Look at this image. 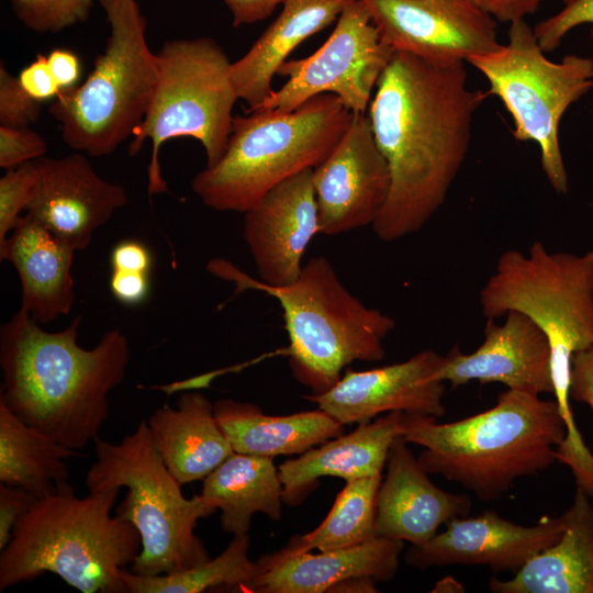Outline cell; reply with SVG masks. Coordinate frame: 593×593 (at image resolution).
Listing matches in <instances>:
<instances>
[{
  "label": "cell",
  "instance_id": "34",
  "mask_svg": "<svg viewBox=\"0 0 593 593\" xmlns=\"http://www.w3.org/2000/svg\"><path fill=\"white\" fill-rule=\"evenodd\" d=\"M562 8L534 27V34L545 53L556 51L564 36L574 27L591 24L593 41V0H562Z\"/></svg>",
  "mask_w": 593,
  "mask_h": 593
},
{
  "label": "cell",
  "instance_id": "27",
  "mask_svg": "<svg viewBox=\"0 0 593 593\" xmlns=\"http://www.w3.org/2000/svg\"><path fill=\"white\" fill-rule=\"evenodd\" d=\"M214 415L234 452L275 458L301 455L344 434V424L325 411L266 415L255 404L221 399Z\"/></svg>",
  "mask_w": 593,
  "mask_h": 593
},
{
  "label": "cell",
  "instance_id": "22",
  "mask_svg": "<svg viewBox=\"0 0 593 593\" xmlns=\"http://www.w3.org/2000/svg\"><path fill=\"white\" fill-rule=\"evenodd\" d=\"M404 413L390 412L373 422L362 423L351 433L332 438L278 467L283 502L298 505L323 477L346 482L382 474L390 447L402 436Z\"/></svg>",
  "mask_w": 593,
  "mask_h": 593
},
{
  "label": "cell",
  "instance_id": "28",
  "mask_svg": "<svg viewBox=\"0 0 593 593\" xmlns=\"http://www.w3.org/2000/svg\"><path fill=\"white\" fill-rule=\"evenodd\" d=\"M199 495L221 511V527L233 536L247 534L255 513L281 518L283 486L273 458L234 452L203 479Z\"/></svg>",
  "mask_w": 593,
  "mask_h": 593
},
{
  "label": "cell",
  "instance_id": "20",
  "mask_svg": "<svg viewBox=\"0 0 593 593\" xmlns=\"http://www.w3.org/2000/svg\"><path fill=\"white\" fill-rule=\"evenodd\" d=\"M385 466L377 497V536L421 546L440 525L470 513L471 499L436 486L402 436L392 443Z\"/></svg>",
  "mask_w": 593,
  "mask_h": 593
},
{
  "label": "cell",
  "instance_id": "3",
  "mask_svg": "<svg viewBox=\"0 0 593 593\" xmlns=\"http://www.w3.org/2000/svg\"><path fill=\"white\" fill-rule=\"evenodd\" d=\"M564 436L555 399L511 389L493 407L460 421L437 423L434 416L404 413L402 434L423 448L417 460L428 474L454 481L483 502L552 466Z\"/></svg>",
  "mask_w": 593,
  "mask_h": 593
},
{
  "label": "cell",
  "instance_id": "18",
  "mask_svg": "<svg viewBox=\"0 0 593 593\" xmlns=\"http://www.w3.org/2000/svg\"><path fill=\"white\" fill-rule=\"evenodd\" d=\"M501 324L486 318L482 344L470 354L458 345L444 356L437 379L451 389L478 381L500 382L511 390L533 394L551 393L555 387L551 353L544 332L523 313L511 311Z\"/></svg>",
  "mask_w": 593,
  "mask_h": 593
},
{
  "label": "cell",
  "instance_id": "33",
  "mask_svg": "<svg viewBox=\"0 0 593 593\" xmlns=\"http://www.w3.org/2000/svg\"><path fill=\"white\" fill-rule=\"evenodd\" d=\"M40 172L38 159L8 169L0 179V244L26 210Z\"/></svg>",
  "mask_w": 593,
  "mask_h": 593
},
{
  "label": "cell",
  "instance_id": "35",
  "mask_svg": "<svg viewBox=\"0 0 593 593\" xmlns=\"http://www.w3.org/2000/svg\"><path fill=\"white\" fill-rule=\"evenodd\" d=\"M41 113V102L33 99L13 77L0 66V126L27 127Z\"/></svg>",
  "mask_w": 593,
  "mask_h": 593
},
{
  "label": "cell",
  "instance_id": "7",
  "mask_svg": "<svg viewBox=\"0 0 593 593\" xmlns=\"http://www.w3.org/2000/svg\"><path fill=\"white\" fill-rule=\"evenodd\" d=\"M96 461L85 484L89 492L126 488L115 516L131 523L141 536V551L131 571L157 575L183 571L210 559L194 533L200 518L216 510L200 495L184 497L181 484L166 467L141 421L134 432L113 444L96 437Z\"/></svg>",
  "mask_w": 593,
  "mask_h": 593
},
{
  "label": "cell",
  "instance_id": "29",
  "mask_svg": "<svg viewBox=\"0 0 593 593\" xmlns=\"http://www.w3.org/2000/svg\"><path fill=\"white\" fill-rule=\"evenodd\" d=\"M81 456L22 422L0 401V483L40 497L68 482L66 459Z\"/></svg>",
  "mask_w": 593,
  "mask_h": 593
},
{
  "label": "cell",
  "instance_id": "21",
  "mask_svg": "<svg viewBox=\"0 0 593 593\" xmlns=\"http://www.w3.org/2000/svg\"><path fill=\"white\" fill-rule=\"evenodd\" d=\"M402 550L403 541L379 536L356 547L320 553L281 548L257 560V575L239 592L327 593L333 585L350 578L390 581Z\"/></svg>",
  "mask_w": 593,
  "mask_h": 593
},
{
  "label": "cell",
  "instance_id": "43",
  "mask_svg": "<svg viewBox=\"0 0 593 593\" xmlns=\"http://www.w3.org/2000/svg\"><path fill=\"white\" fill-rule=\"evenodd\" d=\"M51 71L60 90L74 88L81 76V65L78 56L66 48H55L47 55Z\"/></svg>",
  "mask_w": 593,
  "mask_h": 593
},
{
  "label": "cell",
  "instance_id": "45",
  "mask_svg": "<svg viewBox=\"0 0 593 593\" xmlns=\"http://www.w3.org/2000/svg\"><path fill=\"white\" fill-rule=\"evenodd\" d=\"M377 581L371 578H350L333 585L327 593H373Z\"/></svg>",
  "mask_w": 593,
  "mask_h": 593
},
{
  "label": "cell",
  "instance_id": "12",
  "mask_svg": "<svg viewBox=\"0 0 593 593\" xmlns=\"http://www.w3.org/2000/svg\"><path fill=\"white\" fill-rule=\"evenodd\" d=\"M393 54L362 0H354L314 54L282 65L279 72L288 75V81L257 110L288 112L316 96L331 93L353 113H366Z\"/></svg>",
  "mask_w": 593,
  "mask_h": 593
},
{
  "label": "cell",
  "instance_id": "6",
  "mask_svg": "<svg viewBox=\"0 0 593 593\" xmlns=\"http://www.w3.org/2000/svg\"><path fill=\"white\" fill-rule=\"evenodd\" d=\"M353 115L336 96L324 93L292 111L234 116L222 158L199 171L191 188L215 211L245 213L280 182L323 161Z\"/></svg>",
  "mask_w": 593,
  "mask_h": 593
},
{
  "label": "cell",
  "instance_id": "15",
  "mask_svg": "<svg viewBox=\"0 0 593 593\" xmlns=\"http://www.w3.org/2000/svg\"><path fill=\"white\" fill-rule=\"evenodd\" d=\"M443 360L444 356L426 349L399 363L347 369L329 390L304 398L344 425L368 423L390 412L441 417L446 385L436 374Z\"/></svg>",
  "mask_w": 593,
  "mask_h": 593
},
{
  "label": "cell",
  "instance_id": "25",
  "mask_svg": "<svg viewBox=\"0 0 593 593\" xmlns=\"http://www.w3.org/2000/svg\"><path fill=\"white\" fill-rule=\"evenodd\" d=\"M354 0H284L277 19L239 59L232 79L248 111L257 110L273 92L272 79L290 53L338 19Z\"/></svg>",
  "mask_w": 593,
  "mask_h": 593
},
{
  "label": "cell",
  "instance_id": "1",
  "mask_svg": "<svg viewBox=\"0 0 593 593\" xmlns=\"http://www.w3.org/2000/svg\"><path fill=\"white\" fill-rule=\"evenodd\" d=\"M488 92L468 83L465 63L435 65L394 52L367 114L390 170V191L371 225L393 242L414 234L440 209L471 143Z\"/></svg>",
  "mask_w": 593,
  "mask_h": 593
},
{
  "label": "cell",
  "instance_id": "9",
  "mask_svg": "<svg viewBox=\"0 0 593 593\" xmlns=\"http://www.w3.org/2000/svg\"><path fill=\"white\" fill-rule=\"evenodd\" d=\"M110 26L105 51L80 86L61 90L49 111L72 149L92 157L113 153L144 119L158 77L135 0H97Z\"/></svg>",
  "mask_w": 593,
  "mask_h": 593
},
{
  "label": "cell",
  "instance_id": "38",
  "mask_svg": "<svg viewBox=\"0 0 593 593\" xmlns=\"http://www.w3.org/2000/svg\"><path fill=\"white\" fill-rule=\"evenodd\" d=\"M18 78L22 88L41 103L56 98L61 91L51 71L47 56L44 55H37L34 61L21 70Z\"/></svg>",
  "mask_w": 593,
  "mask_h": 593
},
{
  "label": "cell",
  "instance_id": "13",
  "mask_svg": "<svg viewBox=\"0 0 593 593\" xmlns=\"http://www.w3.org/2000/svg\"><path fill=\"white\" fill-rule=\"evenodd\" d=\"M394 52L435 65L467 63L500 43L495 20L473 0H362Z\"/></svg>",
  "mask_w": 593,
  "mask_h": 593
},
{
  "label": "cell",
  "instance_id": "46",
  "mask_svg": "<svg viewBox=\"0 0 593 593\" xmlns=\"http://www.w3.org/2000/svg\"><path fill=\"white\" fill-rule=\"evenodd\" d=\"M463 586L454 578L446 577L439 580L432 592H463Z\"/></svg>",
  "mask_w": 593,
  "mask_h": 593
},
{
  "label": "cell",
  "instance_id": "10",
  "mask_svg": "<svg viewBox=\"0 0 593 593\" xmlns=\"http://www.w3.org/2000/svg\"><path fill=\"white\" fill-rule=\"evenodd\" d=\"M157 83L144 115L134 130L128 147L137 155L150 139L148 193L168 191L161 177L159 150L168 139L192 137L204 149L206 167L223 156L238 100L232 63L212 38L195 37L167 41L156 53Z\"/></svg>",
  "mask_w": 593,
  "mask_h": 593
},
{
  "label": "cell",
  "instance_id": "23",
  "mask_svg": "<svg viewBox=\"0 0 593 593\" xmlns=\"http://www.w3.org/2000/svg\"><path fill=\"white\" fill-rule=\"evenodd\" d=\"M75 253L27 213L0 244V258L10 261L20 278L21 310L37 323H49L71 311Z\"/></svg>",
  "mask_w": 593,
  "mask_h": 593
},
{
  "label": "cell",
  "instance_id": "5",
  "mask_svg": "<svg viewBox=\"0 0 593 593\" xmlns=\"http://www.w3.org/2000/svg\"><path fill=\"white\" fill-rule=\"evenodd\" d=\"M206 269L235 283L236 293L257 290L278 301L290 340L287 355L292 374L312 394L334 387L353 361L373 362L385 355L383 340L395 321L351 294L324 256L311 258L295 281L279 287L249 277L225 259L210 260Z\"/></svg>",
  "mask_w": 593,
  "mask_h": 593
},
{
  "label": "cell",
  "instance_id": "17",
  "mask_svg": "<svg viewBox=\"0 0 593 593\" xmlns=\"http://www.w3.org/2000/svg\"><path fill=\"white\" fill-rule=\"evenodd\" d=\"M312 172L306 169L280 182L244 213L243 238L259 281L268 286L295 281L307 246L320 234Z\"/></svg>",
  "mask_w": 593,
  "mask_h": 593
},
{
  "label": "cell",
  "instance_id": "42",
  "mask_svg": "<svg viewBox=\"0 0 593 593\" xmlns=\"http://www.w3.org/2000/svg\"><path fill=\"white\" fill-rule=\"evenodd\" d=\"M545 0H473V2L502 23L526 20L534 14Z\"/></svg>",
  "mask_w": 593,
  "mask_h": 593
},
{
  "label": "cell",
  "instance_id": "19",
  "mask_svg": "<svg viewBox=\"0 0 593 593\" xmlns=\"http://www.w3.org/2000/svg\"><path fill=\"white\" fill-rule=\"evenodd\" d=\"M40 172L26 213L76 251L126 204L125 189L101 178L80 153L38 158Z\"/></svg>",
  "mask_w": 593,
  "mask_h": 593
},
{
  "label": "cell",
  "instance_id": "39",
  "mask_svg": "<svg viewBox=\"0 0 593 593\" xmlns=\"http://www.w3.org/2000/svg\"><path fill=\"white\" fill-rule=\"evenodd\" d=\"M110 291L122 304L139 305L150 292V273L112 269Z\"/></svg>",
  "mask_w": 593,
  "mask_h": 593
},
{
  "label": "cell",
  "instance_id": "2",
  "mask_svg": "<svg viewBox=\"0 0 593 593\" xmlns=\"http://www.w3.org/2000/svg\"><path fill=\"white\" fill-rule=\"evenodd\" d=\"M81 315L47 332L21 309L0 328V401L22 422L70 449L98 437L109 394L130 361V343L115 328L90 349L78 344Z\"/></svg>",
  "mask_w": 593,
  "mask_h": 593
},
{
  "label": "cell",
  "instance_id": "26",
  "mask_svg": "<svg viewBox=\"0 0 593 593\" xmlns=\"http://www.w3.org/2000/svg\"><path fill=\"white\" fill-rule=\"evenodd\" d=\"M578 488L562 514L560 539L526 562L510 580L492 578L495 593H593V504Z\"/></svg>",
  "mask_w": 593,
  "mask_h": 593
},
{
  "label": "cell",
  "instance_id": "16",
  "mask_svg": "<svg viewBox=\"0 0 593 593\" xmlns=\"http://www.w3.org/2000/svg\"><path fill=\"white\" fill-rule=\"evenodd\" d=\"M562 515L541 517L532 526L516 525L494 511L458 517L421 546L411 545L405 561L421 570L434 566H488L494 572L518 571L533 557L557 542Z\"/></svg>",
  "mask_w": 593,
  "mask_h": 593
},
{
  "label": "cell",
  "instance_id": "40",
  "mask_svg": "<svg viewBox=\"0 0 593 593\" xmlns=\"http://www.w3.org/2000/svg\"><path fill=\"white\" fill-rule=\"evenodd\" d=\"M569 395L589 405L593 412V346L574 353L572 357Z\"/></svg>",
  "mask_w": 593,
  "mask_h": 593
},
{
  "label": "cell",
  "instance_id": "41",
  "mask_svg": "<svg viewBox=\"0 0 593 593\" xmlns=\"http://www.w3.org/2000/svg\"><path fill=\"white\" fill-rule=\"evenodd\" d=\"M153 262L150 249L136 239L119 242L110 253L111 269L150 273Z\"/></svg>",
  "mask_w": 593,
  "mask_h": 593
},
{
  "label": "cell",
  "instance_id": "44",
  "mask_svg": "<svg viewBox=\"0 0 593 593\" xmlns=\"http://www.w3.org/2000/svg\"><path fill=\"white\" fill-rule=\"evenodd\" d=\"M228 7L233 25L253 24L268 18L284 0H224Z\"/></svg>",
  "mask_w": 593,
  "mask_h": 593
},
{
  "label": "cell",
  "instance_id": "30",
  "mask_svg": "<svg viewBox=\"0 0 593 593\" xmlns=\"http://www.w3.org/2000/svg\"><path fill=\"white\" fill-rule=\"evenodd\" d=\"M382 474L346 482L324 521L312 532L290 538V552L332 551L359 546L377 537L376 514Z\"/></svg>",
  "mask_w": 593,
  "mask_h": 593
},
{
  "label": "cell",
  "instance_id": "32",
  "mask_svg": "<svg viewBox=\"0 0 593 593\" xmlns=\"http://www.w3.org/2000/svg\"><path fill=\"white\" fill-rule=\"evenodd\" d=\"M11 3L27 29L55 33L86 21L92 0H11Z\"/></svg>",
  "mask_w": 593,
  "mask_h": 593
},
{
  "label": "cell",
  "instance_id": "24",
  "mask_svg": "<svg viewBox=\"0 0 593 593\" xmlns=\"http://www.w3.org/2000/svg\"><path fill=\"white\" fill-rule=\"evenodd\" d=\"M147 424L166 467L181 485L203 480L234 454L213 403L198 391L183 392L175 407L157 409Z\"/></svg>",
  "mask_w": 593,
  "mask_h": 593
},
{
  "label": "cell",
  "instance_id": "14",
  "mask_svg": "<svg viewBox=\"0 0 593 593\" xmlns=\"http://www.w3.org/2000/svg\"><path fill=\"white\" fill-rule=\"evenodd\" d=\"M312 182L320 234L333 236L373 224L391 178L367 112L354 113L339 142L313 168Z\"/></svg>",
  "mask_w": 593,
  "mask_h": 593
},
{
  "label": "cell",
  "instance_id": "8",
  "mask_svg": "<svg viewBox=\"0 0 593 593\" xmlns=\"http://www.w3.org/2000/svg\"><path fill=\"white\" fill-rule=\"evenodd\" d=\"M479 302L486 318L516 311L544 332L551 353L553 396L564 424L572 427V357L593 346V250L552 253L538 240L527 253L505 250L481 288Z\"/></svg>",
  "mask_w": 593,
  "mask_h": 593
},
{
  "label": "cell",
  "instance_id": "11",
  "mask_svg": "<svg viewBox=\"0 0 593 593\" xmlns=\"http://www.w3.org/2000/svg\"><path fill=\"white\" fill-rule=\"evenodd\" d=\"M508 25L507 43L467 63L485 77L489 96L497 97L511 114L514 138L538 145L553 191L567 193L559 125L569 107L593 88V59L570 54L552 61L526 20Z\"/></svg>",
  "mask_w": 593,
  "mask_h": 593
},
{
  "label": "cell",
  "instance_id": "36",
  "mask_svg": "<svg viewBox=\"0 0 593 593\" xmlns=\"http://www.w3.org/2000/svg\"><path fill=\"white\" fill-rule=\"evenodd\" d=\"M47 150L45 139L27 127L0 126V167L8 170L41 158Z\"/></svg>",
  "mask_w": 593,
  "mask_h": 593
},
{
  "label": "cell",
  "instance_id": "37",
  "mask_svg": "<svg viewBox=\"0 0 593 593\" xmlns=\"http://www.w3.org/2000/svg\"><path fill=\"white\" fill-rule=\"evenodd\" d=\"M36 499L37 496L21 486L0 483V550L10 541L18 519Z\"/></svg>",
  "mask_w": 593,
  "mask_h": 593
},
{
  "label": "cell",
  "instance_id": "31",
  "mask_svg": "<svg viewBox=\"0 0 593 593\" xmlns=\"http://www.w3.org/2000/svg\"><path fill=\"white\" fill-rule=\"evenodd\" d=\"M248 534L237 535L224 551L183 571L141 575L121 569L128 593H201L223 589L239 592L259 571L257 561L248 558Z\"/></svg>",
  "mask_w": 593,
  "mask_h": 593
},
{
  "label": "cell",
  "instance_id": "4",
  "mask_svg": "<svg viewBox=\"0 0 593 593\" xmlns=\"http://www.w3.org/2000/svg\"><path fill=\"white\" fill-rule=\"evenodd\" d=\"M120 489L79 497L69 482L37 497L0 552V591L52 572L82 593H126L120 571L141 551V536L111 516Z\"/></svg>",
  "mask_w": 593,
  "mask_h": 593
}]
</instances>
